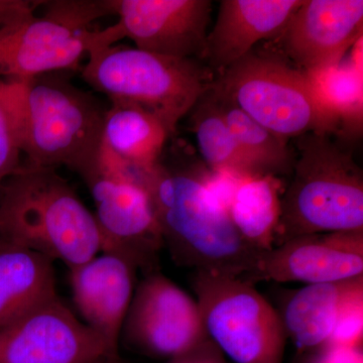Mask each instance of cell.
<instances>
[{"mask_svg":"<svg viewBox=\"0 0 363 363\" xmlns=\"http://www.w3.org/2000/svg\"><path fill=\"white\" fill-rule=\"evenodd\" d=\"M138 267L123 255L101 252L70 269L72 298L80 319L118 351Z\"/></svg>","mask_w":363,"mask_h":363,"instance_id":"9a60e30c","label":"cell"},{"mask_svg":"<svg viewBox=\"0 0 363 363\" xmlns=\"http://www.w3.org/2000/svg\"><path fill=\"white\" fill-rule=\"evenodd\" d=\"M211 13L210 0H114L113 26L138 49L204 61Z\"/></svg>","mask_w":363,"mask_h":363,"instance_id":"8fae6325","label":"cell"},{"mask_svg":"<svg viewBox=\"0 0 363 363\" xmlns=\"http://www.w3.org/2000/svg\"><path fill=\"white\" fill-rule=\"evenodd\" d=\"M311 363H363L362 348L323 346Z\"/></svg>","mask_w":363,"mask_h":363,"instance_id":"f1b7e54d","label":"cell"},{"mask_svg":"<svg viewBox=\"0 0 363 363\" xmlns=\"http://www.w3.org/2000/svg\"><path fill=\"white\" fill-rule=\"evenodd\" d=\"M44 18L83 32L93 21L114 14V0H55L43 1Z\"/></svg>","mask_w":363,"mask_h":363,"instance_id":"d4e9b609","label":"cell"},{"mask_svg":"<svg viewBox=\"0 0 363 363\" xmlns=\"http://www.w3.org/2000/svg\"><path fill=\"white\" fill-rule=\"evenodd\" d=\"M363 276V230L297 236L260 255L245 281L334 283Z\"/></svg>","mask_w":363,"mask_h":363,"instance_id":"7c38bea8","label":"cell"},{"mask_svg":"<svg viewBox=\"0 0 363 363\" xmlns=\"http://www.w3.org/2000/svg\"><path fill=\"white\" fill-rule=\"evenodd\" d=\"M95 363H123L121 358L119 357L105 358L104 360H100Z\"/></svg>","mask_w":363,"mask_h":363,"instance_id":"f546056e","label":"cell"},{"mask_svg":"<svg viewBox=\"0 0 363 363\" xmlns=\"http://www.w3.org/2000/svg\"><path fill=\"white\" fill-rule=\"evenodd\" d=\"M212 89L241 152L255 175L278 177L292 174L296 152L291 149L288 140L255 123L245 112L219 94L213 85Z\"/></svg>","mask_w":363,"mask_h":363,"instance_id":"603a6c76","label":"cell"},{"mask_svg":"<svg viewBox=\"0 0 363 363\" xmlns=\"http://www.w3.org/2000/svg\"><path fill=\"white\" fill-rule=\"evenodd\" d=\"M118 351L76 316L59 295L0 329V363H95Z\"/></svg>","mask_w":363,"mask_h":363,"instance_id":"30bf717a","label":"cell"},{"mask_svg":"<svg viewBox=\"0 0 363 363\" xmlns=\"http://www.w3.org/2000/svg\"><path fill=\"white\" fill-rule=\"evenodd\" d=\"M281 189L278 177L241 179L229 204V217L236 230L259 252H269L276 243L281 214Z\"/></svg>","mask_w":363,"mask_h":363,"instance_id":"ffe728a7","label":"cell"},{"mask_svg":"<svg viewBox=\"0 0 363 363\" xmlns=\"http://www.w3.org/2000/svg\"><path fill=\"white\" fill-rule=\"evenodd\" d=\"M21 83L23 164L64 166L83 178L99 162L106 111L61 72Z\"/></svg>","mask_w":363,"mask_h":363,"instance_id":"277c9868","label":"cell"},{"mask_svg":"<svg viewBox=\"0 0 363 363\" xmlns=\"http://www.w3.org/2000/svg\"><path fill=\"white\" fill-rule=\"evenodd\" d=\"M213 88L255 123L286 140L339 128L318 104L304 72L276 55L250 52L219 74Z\"/></svg>","mask_w":363,"mask_h":363,"instance_id":"8992f818","label":"cell"},{"mask_svg":"<svg viewBox=\"0 0 363 363\" xmlns=\"http://www.w3.org/2000/svg\"><path fill=\"white\" fill-rule=\"evenodd\" d=\"M190 113L198 149L212 173L238 180L259 177L241 152L212 87L200 97Z\"/></svg>","mask_w":363,"mask_h":363,"instance_id":"7402d4cb","label":"cell"},{"mask_svg":"<svg viewBox=\"0 0 363 363\" xmlns=\"http://www.w3.org/2000/svg\"><path fill=\"white\" fill-rule=\"evenodd\" d=\"M0 238L69 269L104 250L94 214L56 169L21 164L0 188Z\"/></svg>","mask_w":363,"mask_h":363,"instance_id":"7a4b0ae2","label":"cell"},{"mask_svg":"<svg viewBox=\"0 0 363 363\" xmlns=\"http://www.w3.org/2000/svg\"><path fill=\"white\" fill-rule=\"evenodd\" d=\"M82 78L111 104L142 107L161 119L171 135L183 117L213 84V72L202 61L179 59L138 48L93 50Z\"/></svg>","mask_w":363,"mask_h":363,"instance_id":"5b68a950","label":"cell"},{"mask_svg":"<svg viewBox=\"0 0 363 363\" xmlns=\"http://www.w3.org/2000/svg\"><path fill=\"white\" fill-rule=\"evenodd\" d=\"M318 104L348 133H360L363 116L362 38L337 65L304 72Z\"/></svg>","mask_w":363,"mask_h":363,"instance_id":"44dd1931","label":"cell"},{"mask_svg":"<svg viewBox=\"0 0 363 363\" xmlns=\"http://www.w3.org/2000/svg\"><path fill=\"white\" fill-rule=\"evenodd\" d=\"M23 108L21 81L0 80V188L21 168Z\"/></svg>","mask_w":363,"mask_h":363,"instance_id":"cb8c5ba5","label":"cell"},{"mask_svg":"<svg viewBox=\"0 0 363 363\" xmlns=\"http://www.w3.org/2000/svg\"><path fill=\"white\" fill-rule=\"evenodd\" d=\"M147 355L173 359L208 337L197 302L160 272L135 286L121 337Z\"/></svg>","mask_w":363,"mask_h":363,"instance_id":"9c48e42d","label":"cell"},{"mask_svg":"<svg viewBox=\"0 0 363 363\" xmlns=\"http://www.w3.org/2000/svg\"><path fill=\"white\" fill-rule=\"evenodd\" d=\"M169 135L154 114L136 105L114 102L105 113L101 152L128 168L145 171L159 164Z\"/></svg>","mask_w":363,"mask_h":363,"instance_id":"ac0fdd59","label":"cell"},{"mask_svg":"<svg viewBox=\"0 0 363 363\" xmlns=\"http://www.w3.org/2000/svg\"><path fill=\"white\" fill-rule=\"evenodd\" d=\"M96 30L76 32L37 16L0 30V80L28 79L75 69L95 42Z\"/></svg>","mask_w":363,"mask_h":363,"instance_id":"5bb4252c","label":"cell"},{"mask_svg":"<svg viewBox=\"0 0 363 363\" xmlns=\"http://www.w3.org/2000/svg\"><path fill=\"white\" fill-rule=\"evenodd\" d=\"M360 285H363V276L313 284L297 291L286 303L281 316L286 335L300 350L324 346L330 338L344 302Z\"/></svg>","mask_w":363,"mask_h":363,"instance_id":"d6986e66","label":"cell"},{"mask_svg":"<svg viewBox=\"0 0 363 363\" xmlns=\"http://www.w3.org/2000/svg\"><path fill=\"white\" fill-rule=\"evenodd\" d=\"M193 289L207 336L236 363H281L286 332L279 313L253 284L196 272Z\"/></svg>","mask_w":363,"mask_h":363,"instance_id":"52a82bcc","label":"cell"},{"mask_svg":"<svg viewBox=\"0 0 363 363\" xmlns=\"http://www.w3.org/2000/svg\"><path fill=\"white\" fill-rule=\"evenodd\" d=\"M331 135L298 138L274 247L307 234L363 230L362 171Z\"/></svg>","mask_w":363,"mask_h":363,"instance_id":"3957f363","label":"cell"},{"mask_svg":"<svg viewBox=\"0 0 363 363\" xmlns=\"http://www.w3.org/2000/svg\"><path fill=\"white\" fill-rule=\"evenodd\" d=\"M102 240V252L123 255L138 269H152L164 247L154 205L138 169L128 168L105 155L86 174Z\"/></svg>","mask_w":363,"mask_h":363,"instance_id":"ba28073f","label":"cell"},{"mask_svg":"<svg viewBox=\"0 0 363 363\" xmlns=\"http://www.w3.org/2000/svg\"><path fill=\"white\" fill-rule=\"evenodd\" d=\"M42 4V0H0V30L33 18Z\"/></svg>","mask_w":363,"mask_h":363,"instance_id":"4316f807","label":"cell"},{"mask_svg":"<svg viewBox=\"0 0 363 363\" xmlns=\"http://www.w3.org/2000/svg\"><path fill=\"white\" fill-rule=\"evenodd\" d=\"M362 0H304L279 38L303 72L337 65L362 39Z\"/></svg>","mask_w":363,"mask_h":363,"instance_id":"4fadbf2b","label":"cell"},{"mask_svg":"<svg viewBox=\"0 0 363 363\" xmlns=\"http://www.w3.org/2000/svg\"><path fill=\"white\" fill-rule=\"evenodd\" d=\"M225 355L210 338L169 363H226Z\"/></svg>","mask_w":363,"mask_h":363,"instance_id":"83f0119b","label":"cell"},{"mask_svg":"<svg viewBox=\"0 0 363 363\" xmlns=\"http://www.w3.org/2000/svg\"><path fill=\"white\" fill-rule=\"evenodd\" d=\"M54 262L0 238V329L58 295Z\"/></svg>","mask_w":363,"mask_h":363,"instance_id":"e0dca14e","label":"cell"},{"mask_svg":"<svg viewBox=\"0 0 363 363\" xmlns=\"http://www.w3.org/2000/svg\"><path fill=\"white\" fill-rule=\"evenodd\" d=\"M304 0H222L208 33L205 59L222 72L253 51L262 40L279 39Z\"/></svg>","mask_w":363,"mask_h":363,"instance_id":"2e32d148","label":"cell"},{"mask_svg":"<svg viewBox=\"0 0 363 363\" xmlns=\"http://www.w3.org/2000/svg\"><path fill=\"white\" fill-rule=\"evenodd\" d=\"M362 338L363 285H360L348 296L344 302L330 338L324 346L362 347Z\"/></svg>","mask_w":363,"mask_h":363,"instance_id":"484cf974","label":"cell"},{"mask_svg":"<svg viewBox=\"0 0 363 363\" xmlns=\"http://www.w3.org/2000/svg\"><path fill=\"white\" fill-rule=\"evenodd\" d=\"M174 259L195 272L247 279L262 252L248 245L200 172L167 168L161 162L138 171Z\"/></svg>","mask_w":363,"mask_h":363,"instance_id":"6da1fadb","label":"cell"}]
</instances>
